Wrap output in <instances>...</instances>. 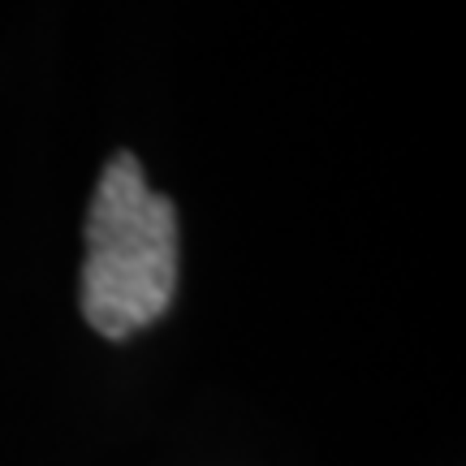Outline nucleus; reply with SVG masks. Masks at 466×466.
<instances>
[{"label":"nucleus","instance_id":"1","mask_svg":"<svg viewBox=\"0 0 466 466\" xmlns=\"http://www.w3.org/2000/svg\"><path fill=\"white\" fill-rule=\"evenodd\" d=\"M177 294V208L156 195L138 156L104 165L86 212L83 316L108 341L147 329Z\"/></svg>","mask_w":466,"mask_h":466}]
</instances>
